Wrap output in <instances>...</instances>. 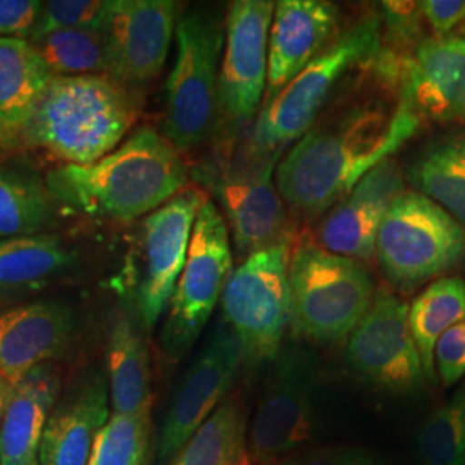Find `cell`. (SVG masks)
<instances>
[{
	"label": "cell",
	"mask_w": 465,
	"mask_h": 465,
	"mask_svg": "<svg viewBox=\"0 0 465 465\" xmlns=\"http://www.w3.org/2000/svg\"><path fill=\"white\" fill-rule=\"evenodd\" d=\"M419 128L395 90L378 80V92L317 119L282 155L274 180L284 205L303 221L321 219Z\"/></svg>",
	"instance_id": "obj_1"
},
{
	"label": "cell",
	"mask_w": 465,
	"mask_h": 465,
	"mask_svg": "<svg viewBox=\"0 0 465 465\" xmlns=\"http://www.w3.org/2000/svg\"><path fill=\"white\" fill-rule=\"evenodd\" d=\"M190 169L183 153L150 126L88 166L63 164L45 176L54 207L76 216L134 223L183 192Z\"/></svg>",
	"instance_id": "obj_2"
},
{
	"label": "cell",
	"mask_w": 465,
	"mask_h": 465,
	"mask_svg": "<svg viewBox=\"0 0 465 465\" xmlns=\"http://www.w3.org/2000/svg\"><path fill=\"white\" fill-rule=\"evenodd\" d=\"M136 114L130 90L109 76H54L17 145L42 150L63 164L88 166L124 142Z\"/></svg>",
	"instance_id": "obj_3"
},
{
	"label": "cell",
	"mask_w": 465,
	"mask_h": 465,
	"mask_svg": "<svg viewBox=\"0 0 465 465\" xmlns=\"http://www.w3.org/2000/svg\"><path fill=\"white\" fill-rule=\"evenodd\" d=\"M380 50L381 19L374 9L338 35L280 94L267 100L250 128V140L261 149L284 153L314 126L350 73L369 66Z\"/></svg>",
	"instance_id": "obj_4"
},
{
	"label": "cell",
	"mask_w": 465,
	"mask_h": 465,
	"mask_svg": "<svg viewBox=\"0 0 465 465\" xmlns=\"http://www.w3.org/2000/svg\"><path fill=\"white\" fill-rule=\"evenodd\" d=\"M288 282L292 326L326 345L349 338L376 295L362 262L322 249L311 234L293 242Z\"/></svg>",
	"instance_id": "obj_5"
},
{
	"label": "cell",
	"mask_w": 465,
	"mask_h": 465,
	"mask_svg": "<svg viewBox=\"0 0 465 465\" xmlns=\"http://www.w3.org/2000/svg\"><path fill=\"white\" fill-rule=\"evenodd\" d=\"M224 36L226 17L211 7H192L178 21L176 59L166 82L164 136L182 153L197 149L217 130Z\"/></svg>",
	"instance_id": "obj_6"
},
{
	"label": "cell",
	"mask_w": 465,
	"mask_h": 465,
	"mask_svg": "<svg viewBox=\"0 0 465 465\" xmlns=\"http://www.w3.org/2000/svg\"><path fill=\"white\" fill-rule=\"evenodd\" d=\"M232 143V150L211 169V186L228 224L232 249L243 261L295 236L274 180L282 153L257 147L249 134Z\"/></svg>",
	"instance_id": "obj_7"
},
{
	"label": "cell",
	"mask_w": 465,
	"mask_h": 465,
	"mask_svg": "<svg viewBox=\"0 0 465 465\" xmlns=\"http://www.w3.org/2000/svg\"><path fill=\"white\" fill-rule=\"evenodd\" d=\"M464 257V226L436 202L405 188L391 203L376 242V261L388 284L414 292Z\"/></svg>",
	"instance_id": "obj_8"
},
{
	"label": "cell",
	"mask_w": 465,
	"mask_h": 465,
	"mask_svg": "<svg viewBox=\"0 0 465 465\" xmlns=\"http://www.w3.org/2000/svg\"><path fill=\"white\" fill-rule=\"evenodd\" d=\"M295 240L259 250L232 269L221 297L223 321L236 334L243 364L272 362L292 324L288 266Z\"/></svg>",
	"instance_id": "obj_9"
},
{
	"label": "cell",
	"mask_w": 465,
	"mask_h": 465,
	"mask_svg": "<svg viewBox=\"0 0 465 465\" xmlns=\"http://www.w3.org/2000/svg\"><path fill=\"white\" fill-rule=\"evenodd\" d=\"M232 245L228 224L213 200H205L192 232L183 272L167 307L161 345L180 361L207 326L232 276Z\"/></svg>",
	"instance_id": "obj_10"
},
{
	"label": "cell",
	"mask_w": 465,
	"mask_h": 465,
	"mask_svg": "<svg viewBox=\"0 0 465 465\" xmlns=\"http://www.w3.org/2000/svg\"><path fill=\"white\" fill-rule=\"evenodd\" d=\"M205 200L203 190L186 186L138 224L126 272L136 312L147 330L159 322L169 307Z\"/></svg>",
	"instance_id": "obj_11"
},
{
	"label": "cell",
	"mask_w": 465,
	"mask_h": 465,
	"mask_svg": "<svg viewBox=\"0 0 465 465\" xmlns=\"http://www.w3.org/2000/svg\"><path fill=\"white\" fill-rule=\"evenodd\" d=\"M276 4L236 0L226 13V36L219 67V119L228 140L249 134L267 90L269 30Z\"/></svg>",
	"instance_id": "obj_12"
},
{
	"label": "cell",
	"mask_w": 465,
	"mask_h": 465,
	"mask_svg": "<svg viewBox=\"0 0 465 465\" xmlns=\"http://www.w3.org/2000/svg\"><path fill=\"white\" fill-rule=\"evenodd\" d=\"M374 71L417 117L465 126V40L457 34L426 36L409 55L382 49Z\"/></svg>",
	"instance_id": "obj_13"
},
{
	"label": "cell",
	"mask_w": 465,
	"mask_h": 465,
	"mask_svg": "<svg viewBox=\"0 0 465 465\" xmlns=\"http://www.w3.org/2000/svg\"><path fill=\"white\" fill-rule=\"evenodd\" d=\"M316 390L312 355L284 345L272 361L252 420L249 450L253 462L278 464L311 440L316 428Z\"/></svg>",
	"instance_id": "obj_14"
},
{
	"label": "cell",
	"mask_w": 465,
	"mask_h": 465,
	"mask_svg": "<svg viewBox=\"0 0 465 465\" xmlns=\"http://www.w3.org/2000/svg\"><path fill=\"white\" fill-rule=\"evenodd\" d=\"M345 361L351 372L372 388L391 395H412L426 376L409 326V305L386 286L350 332Z\"/></svg>",
	"instance_id": "obj_15"
},
{
	"label": "cell",
	"mask_w": 465,
	"mask_h": 465,
	"mask_svg": "<svg viewBox=\"0 0 465 465\" xmlns=\"http://www.w3.org/2000/svg\"><path fill=\"white\" fill-rule=\"evenodd\" d=\"M182 15L174 0H111L102 26L107 76L128 90L153 82L166 66Z\"/></svg>",
	"instance_id": "obj_16"
},
{
	"label": "cell",
	"mask_w": 465,
	"mask_h": 465,
	"mask_svg": "<svg viewBox=\"0 0 465 465\" xmlns=\"http://www.w3.org/2000/svg\"><path fill=\"white\" fill-rule=\"evenodd\" d=\"M242 364L243 351L236 334L219 321L169 403L157 445L161 460L174 457L216 412Z\"/></svg>",
	"instance_id": "obj_17"
},
{
	"label": "cell",
	"mask_w": 465,
	"mask_h": 465,
	"mask_svg": "<svg viewBox=\"0 0 465 465\" xmlns=\"http://www.w3.org/2000/svg\"><path fill=\"white\" fill-rule=\"evenodd\" d=\"M403 190L405 178L399 164L393 159L384 161L321 217L317 243L336 255L371 262L382 221Z\"/></svg>",
	"instance_id": "obj_18"
},
{
	"label": "cell",
	"mask_w": 465,
	"mask_h": 465,
	"mask_svg": "<svg viewBox=\"0 0 465 465\" xmlns=\"http://www.w3.org/2000/svg\"><path fill=\"white\" fill-rule=\"evenodd\" d=\"M74 332L76 317L63 302L40 300L0 311V378L15 390L34 369L63 357Z\"/></svg>",
	"instance_id": "obj_19"
},
{
	"label": "cell",
	"mask_w": 465,
	"mask_h": 465,
	"mask_svg": "<svg viewBox=\"0 0 465 465\" xmlns=\"http://www.w3.org/2000/svg\"><path fill=\"white\" fill-rule=\"evenodd\" d=\"M338 7L322 0H280L269 30L266 99H272L338 36ZM262 104V105H264Z\"/></svg>",
	"instance_id": "obj_20"
},
{
	"label": "cell",
	"mask_w": 465,
	"mask_h": 465,
	"mask_svg": "<svg viewBox=\"0 0 465 465\" xmlns=\"http://www.w3.org/2000/svg\"><path fill=\"white\" fill-rule=\"evenodd\" d=\"M109 382L92 369L73 382L50 412L42 449V465H88L100 430L111 419Z\"/></svg>",
	"instance_id": "obj_21"
},
{
	"label": "cell",
	"mask_w": 465,
	"mask_h": 465,
	"mask_svg": "<svg viewBox=\"0 0 465 465\" xmlns=\"http://www.w3.org/2000/svg\"><path fill=\"white\" fill-rule=\"evenodd\" d=\"M61 391V372L54 364L36 367L13 390L0 420V465H42L44 431Z\"/></svg>",
	"instance_id": "obj_22"
},
{
	"label": "cell",
	"mask_w": 465,
	"mask_h": 465,
	"mask_svg": "<svg viewBox=\"0 0 465 465\" xmlns=\"http://www.w3.org/2000/svg\"><path fill=\"white\" fill-rule=\"evenodd\" d=\"M54 74L34 45L23 38H0V132L5 147L19 143L35 104Z\"/></svg>",
	"instance_id": "obj_23"
},
{
	"label": "cell",
	"mask_w": 465,
	"mask_h": 465,
	"mask_svg": "<svg viewBox=\"0 0 465 465\" xmlns=\"http://www.w3.org/2000/svg\"><path fill=\"white\" fill-rule=\"evenodd\" d=\"M74 262L76 253L54 232L0 240V300L42 290Z\"/></svg>",
	"instance_id": "obj_24"
},
{
	"label": "cell",
	"mask_w": 465,
	"mask_h": 465,
	"mask_svg": "<svg viewBox=\"0 0 465 465\" xmlns=\"http://www.w3.org/2000/svg\"><path fill=\"white\" fill-rule=\"evenodd\" d=\"M109 395L114 414L149 411L150 361L147 343L134 319L117 317L107 341Z\"/></svg>",
	"instance_id": "obj_25"
},
{
	"label": "cell",
	"mask_w": 465,
	"mask_h": 465,
	"mask_svg": "<svg viewBox=\"0 0 465 465\" xmlns=\"http://www.w3.org/2000/svg\"><path fill=\"white\" fill-rule=\"evenodd\" d=\"M407 182L465 228V134L436 138L417 152Z\"/></svg>",
	"instance_id": "obj_26"
},
{
	"label": "cell",
	"mask_w": 465,
	"mask_h": 465,
	"mask_svg": "<svg viewBox=\"0 0 465 465\" xmlns=\"http://www.w3.org/2000/svg\"><path fill=\"white\" fill-rule=\"evenodd\" d=\"M462 321H465V282L457 276L431 282L409 307V326L428 381H436L434 349L438 340Z\"/></svg>",
	"instance_id": "obj_27"
},
{
	"label": "cell",
	"mask_w": 465,
	"mask_h": 465,
	"mask_svg": "<svg viewBox=\"0 0 465 465\" xmlns=\"http://www.w3.org/2000/svg\"><path fill=\"white\" fill-rule=\"evenodd\" d=\"M52 217L45 178L26 167L0 164V240L44 232Z\"/></svg>",
	"instance_id": "obj_28"
},
{
	"label": "cell",
	"mask_w": 465,
	"mask_h": 465,
	"mask_svg": "<svg viewBox=\"0 0 465 465\" xmlns=\"http://www.w3.org/2000/svg\"><path fill=\"white\" fill-rule=\"evenodd\" d=\"M247 424L236 400L221 403L173 457L171 465H245Z\"/></svg>",
	"instance_id": "obj_29"
},
{
	"label": "cell",
	"mask_w": 465,
	"mask_h": 465,
	"mask_svg": "<svg viewBox=\"0 0 465 465\" xmlns=\"http://www.w3.org/2000/svg\"><path fill=\"white\" fill-rule=\"evenodd\" d=\"M28 42L54 76H107L102 30H61Z\"/></svg>",
	"instance_id": "obj_30"
},
{
	"label": "cell",
	"mask_w": 465,
	"mask_h": 465,
	"mask_svg": "<svg viewBox=\"0 0 465 465\" xmlns=\"http://www.w3.org/2000/svg\"><path fill=\"white\" fill-rule=\"evenodd\" d=\"M422 465H465V382L417 432Z\"/></svg>",
	"instance_id": "obj_31"
},
{
	"label": "cell",
	"mask_w": 465,
	"mask_h": 465,
	"mask_svg": "<svg viewBox=\"0 0 465 465\" xmlns=\"http://www.w3.org/2000/svg\"><path fill=\"white\" fill-rule=\"evenodd\" d=\"M150 409L138 414H111L100 430L88 465H149Z\"/></svg>",
	"instance_id": "obj_32"
},
{
	"label": "cell",
	"mask_w": 465,
	"mask_h": 465,
	"mask_svg": "<svg viewBox=\"0 0 465 465\" xmlns=\"http://www.w3.org/2000/svg\"><path fill=\"white\" fill-rule=\"evenodd\" d=\"M111 0H49L28 38L61 30H102Z\"/></svg>",
	"instance_id": "obj_33"
},
{
	"label": "cell",
	"mask_w": 465,
	"mask_h": 465,
	"mask_svg": "<svg viewBox=\"0 0 465 465\" xmlns=\"http://www.w3.org/2000/svg\"><path fill=\"white\" fill-rule=\"evenodd\" d=\"M381 47L397 55H409L426 38L422 35V11L419 2H381Z\"/></svg>",
	"instance_id": "obj_34"
},
{
	"label": "cell",
	"mask_w": 465,
	"mask_h": 465,
	"mask_svg": "<svg viewBox=\"0 0 465 465\" xmlns=\"http://www.w3.org/2000/svg\"><path fill=\"white\" fill-rule=\"evenodd\" d=\"M434 367L445 386H453L465 376V321L451 326L434 349Z\"/></svg>",
	"instance_id": "obj_35"
},
{
	"label": "cell",
	"mask_w": 465,
	"mask_h": 465,
	"mask_svg": "<svg viewBox=\"0 0 465 465\" xmlns=\"http://www.w3.org/2000/svg\"><path fill=\"white\" fill-rule=\"evenodd\" d=\"M42 9L38 0H0V38L28 40Z\"/></svg>",
	"instance_id": "obj_36"
},
{
	"label": "cell",
	"mask_w": 465,
	"mask_h": 465,
	"mask_svg": "<svg viewBox=\"0 0 465 465\" xmlns=\"http://www.w3.org/2000/svg\"><path fill=\"white\" fill-rule=\"evenodd\" d=\"M274 465H380L367 450L357 447H328L290 455Z\"/></svg>",
	"instance_id": "obj_37"
},
{
	"label": "cell",
	"mask_w": 465,
	"mask_h": 465,
	"mask_svg": "<svg viewBox=\"0 0 465 465\" xmlns=\"http://www.w3.org/2000/svg\"><path fill=\"white\" fill-rule=\"evenodd\" d=\"M432 36H449L465 23V0H424L419 2Z\"/></svg>",
	"instance_id": "obj_38"
},
{
	"label": "cell",
	"mask_w": 465,
	"mask_h": 465,
	"mask_svg": "<svg viewBox=\"0 0 465 465\" xmlns=\"http://www.w3.org/2000/svg\"><path fill=\"white\" fill-rule=\"evenodd\" d=\"M11 397H13V388L0 378V420L4 417V412H5L7 405H9Z\"/></svg>",
	"instance_id": "obj_39"
},
{
	"label": "cell",
	"mask_w": 465,
	"mask_h": 465,
	"mask_svg": "<svg viewBox=\"0 0 465 465\" xmlns=\"http://www.w3.org/2000/svg\"><path fill=\"white\" fill-rule=\"evenodd\" d=\"M459 36H462V38H464L465 40V23L464 25H462V26H460V28H459Z\"/></svg>",
	"instance_id": "obj_40"
},
{
	"label": "cell",
	"mask_w": 465,
	"mask_h": 465,
	"mask_svg": "<svg viewBox=\"0 0 465 465\" xmlns=\"http://www.w3.org/2000/svg\"><path fill=\"white\" fill-rule=\"evenodd\" d=\"M2 147H5V143H4V136H2V132H0V149Z\"/></svg>",
	"instance_id": "obj_41"
},
{
	"label": "cell",
	"mask_w": 465,
	"mask_h": 465,
	"mask_svg": "<svg viewBox=\"0 0 465 465\" xmlns=\"http://www.w3.org/2000/svg\"><path fill=\"white\" fill-rule=\"evenodd\" d=\"M245 465H250V457L247 459V462H245Z\"/></svg>",
	"instance_id": "obj_42"
}]
</instances>
